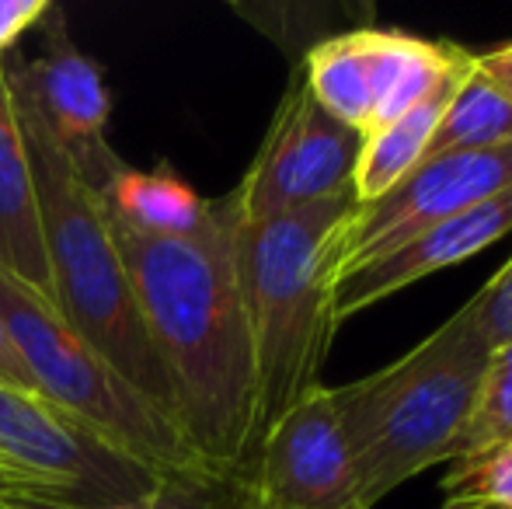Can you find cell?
Listing matches in <instances>:
<instances>
[{"label":"cell","mask_w":512,"mask_h":509,"mask_svg":"<svg viewBox=\"0 0 512 509\" xmlns=\"http://www.w3.org/2000/svg\"><path fill=\"white\" fill-rule=\"evenodd\" d=\"M499 443H512V342H502L488 353L471 419H467L464 454L499 447Z\"/></svg>","instance_id":"cell-19"},{"label":"cell","mask_w":512,"mask_h":509,"mask_svg":"<svg viewBox=\"0 0 512 509\" xmlns=\"http://www.w3.org/2000/svg\"><path fill=\"white\" fill-rule=\"evenodd\" d=\"M443 509H446V506H443Z\"/></svg>","instance_id":"cell-27"},{"label":"cell","mask_w":512,"mask_h":509,"mask_svg":"<svg viewBox=\"0 0 512 509\" xmlns=\"http://www.w3.org/2000/svg\"><path fill=\"white\" fill-rule=\"evenodd\" d=\"M0 381L11 384V387H21V391H32V394H35L32 377H28V370H25V363H21L18 349H14L11 335H7L4 321H0Z\"/></svg>","instance_id":"cell-23"},{"label":"cell","mask_w":512,"mask_h":509,"mask_svg":"<svg viewBox=\"0 0 512 509\" xmlns=\"http://www.w3.org/2000/svg\"><path fill=\"white\" fill-rule=\"evenodd\" d=\"M95 192L108 224L136 238H196L216 210V199H203L168 164L143 171L119 161Z\"/></svg>","instance_id":"cell-14"},{"label":"cell","mask_w":512,"mask_h":509,"mask_svg":"<svg viewBox=\"0 0 512 509\" xmlns=\"http://www.w3.org/2000/svg\"><path fill=\"white\" fill-rule=\"evenodd\" d=\"M248 509H269V506H262L258 499H251V506H248Z\"/></svg>","instance_id":"cell-24"},{"label":"cell","mask_w":512,"mask_h":509,"mask_svg":"<svg viewBox=\"0 0 512 509\" xmlns=\"http://www.w3.org/2000/svg\"><path fill=\"white\" fill-rule=\"evenodd\" d=\"M506 143H512V98L474 67L471 53V63L432 133L425 157L457 154V150H492Z\"/></svg>","instance_id":"cell-17"},{"label":"cell","mask_w":512,"mask_h":509,"mask_svg":"<svg viewBox=\"0 0 512 509\" xmlns=\"http://www.w3.org/2000/svg\"><path fill=\"white\" fill-rule=\"evenodd\" d=\"M467 304H471L474 321H478L488 349L512 342V258Z\"/></svg>","instance_id":"cell-20"},{"label":"cell","mask_w":512,"mask_h":509,"mask_svg":"<svg viewBox=\"0 0 512 509\" xmlns=\"http://www.w3.org/2000/svg\"><path fill=\"white\" fill-rule=\"evenodd\" d=\"M251 492L269 509H363L331 387L317 384L265 429Z\"/></svg>","instance_id":"cell-10"},{"label":"cell","mask_w":512,"mask_h":509,"mask_svg":"<svg viewBox=\"0 0 512 509\" xmlns=\"http://www.w3.org/2000/svg\"><path fill=\"white\" fill-rule=\"evenodd\" d=\"M509 231H512V189L457 213V217L425 227L415 238H408L405 245L373 258V262L342 269L335 276V293H331L335 325H342L345 318L366 311V307L380 304V300L394 297L398 290L432 276V272L450 269V265L481 255L499 238H506Z\"/></svg>","instance_id":"cell-11"},{"label":"cell","mask_w":512,"mask_h":509,"mask_svg":"<svg viewBox=\"0 0 512 509\" xmlns=\"http://www.w3.org/2000/svg\"><path fill=\"white\" fill-rule=\"evenodd\" d=\"M474 67L512 98V42H502L488 53H474Z\"/></svg>","instance_id":"cell-22"},{"label":"cell","mask_w":512,"mask_h":509,"mask_svg":"<svg viewBox=\"0 0 512 509\" xmlns=\"http://www.w3.org/2000/svg\"><path fill=\"white\" fill-rule=\"evenodd\" d=\"M0 321L42 401L157 475L209 468L189 447L182 429L161 408L150 405L126 377L115 374L56 314V307L42 304L35 293L7 279L4 272H0Z\"/></svg>","instance_id":"cell-5"},{"label":"cell","mask_w":512,"mask_h":509,"mask_svg":"<svg viewBox=\"0 0 512 509\" xmlns=\"http://www.w3.org/2000/svg\"><path fill=\"white\" fill-rule=\"evenodd\" d=\"M53 7L56 4H49V0H0V56H11L21 35L39 28Z\"/></svg>","instance_id":"cell-21"},{"label":"cell","mask_w":512,"mask_h":509,"mask_svg":"<svg viewBox=\"0 0 512 509\" xmlns=\"http://www.w3.org/2000/svg\"><path fill=\"white\" fill-rule=\"evenodd\" d=\"M42 53L35 60H7V84L14 105L46 133V140L67 157V164L91 185L108 178V171L122 161L105 140L112 119V95L105 88V74L67 32V18L60 7L42 21Z\"/></svg>","instance_id":"cell-8"},{"label":"cell","mask_w":512,"mask_h":509,"mask_svg":"<svg viewBox=\"0 0 512 509\" xmlns=\"http://www.w3.org/2000/svg\"><path fill=\"white\" fill-rule=\"evenodd\" d=\"M18 119L28 161H32L35 189H39L56 314L115 374L126 377L150 405H157L175 422L168 381L147 339L126 262L115 248L112 224L98 203V192L70 168L67 157L46 140V133L32 119L21 112Z\"/></svg>","instance_id":"cell-4"},{"label":"cell","mask_w":512,"mask_h":509,"mask_svg":"<svg viewBox=\"0 0 512 509\" xmlns=\"http://www.w3.org/2000/svg\"><path fill=\"white\" fill-rule=\"evenodd\" d=\"M0 492H4V485H0Z\"/></svg>","instance_id":"cell-25"},{"label":"cell","mask_w":512,"mask_h":509,"mask_svg":"<svg viewBox=\"0 0 512 509\" xmlns=\"http://www.w3.org/2000/svg\"><path fill=\"white\" fill-rule=\"evenodd\" d=\"M446 509H450V506H446Z\"/></svg>","instance_id":"cell-26"},{"label":"cell","mask_w":512,"mask_h":509,"mask_svg":"<svg viewBox=\"0 0 512 509\" xmlns=\"http://www.w3.org/2000/svg\"><path fill=\"white\" fill-rule=\"evenodd\" d=\"M366 39V67H370V95H373V126L370 133L401 119L408 109L439 91L446 81L471 63L467 49L450 42H429L398 28H363ZM366 133V136H370Z\"/></svg>","instance_id":"cell-13"},{"label":"cell","mask_w":512,"mask_h":509,"mask_svg":"<svg viewBox=\"0 0 512 509\" xmlns=\"http://www.w3.org/2000/svg\"><path fill=\"white\" fill-rule=\"evenodd\" d=\"M506 189H512V143L425 157L380 199L356 206L345 227L338 272L394 252L425 227L457 217Z\"/></svg>","instance_id":"cell-9"},{"label":"cell","mask_w":512,"mask_h":509,"mask_svg":"<svg viewBox=\"0 0 512 509\" xmlns=\"http://www.w3.org/2000/svg\"><path fill=\"white\" fill-rule=\"evenodd\" d=\"M0 272L35 293L42 304L56 307L39 189H35L25 133L14 109L11 84H7L4 56H0Z\"/></svg>","instance_id":"cell-12"},{"label":"cell","mask_w":512,"mask_h":509,"mask_svg":"<svg viewBox=\"0 0 512 509\" xmlns=\"http://www.w3.org/2000/svg\"><path fill=\"white\" fill-rule=\"evenodd\" d=\"M234 199H216L196 238H136L112 227L175 422L199 461L251 478L258 377L234 258Z\"/></svg>","instance_id":"cell-1"},{"label":"cell","mask_w":512,"mask_h":509,"mask_svg":"<svg viewBox=\"0 0 512 509\" xmlns=\"http://www.w3.org/2000/svg\"><path fill=\"white\" fill-rule=\"evenodd\" d=\"M443 496L450 509H512V443L453 457Z\"/></svg>","instance_id":"cell-18"},{"label":"cell","mask_w":512,"mask_h":509,"mask_svg":"<svg viewBox=\"0 0 512 509\" xmlns=\"http://www.w3.org/2000/svg\"><path fill=\"white\" fill-rule=\"evenodd\" d=\"M161 478L39 394L0 381V485L7 492L60 503H129Z\"/></svg>","instance_id":"cell-6"},{"label":"cell","mask_w":512,"mask_h":509,"mask_svg":"<svg viewBox=\"0 0 512 509\" xmlns=\"http://www.w3.org/2000/svg\"><path fill=\"white\" fill-rule=\"evenodd\" d=\"M251 492L248 475L234 471H175L164 475L147 496L129 499V503H60L46 496H18V492H0V509H248Z\"/></svg>","instance_id":"cell-16"},{"label":"cell","mask_w":512,"mask_h":509,"mask_svg":"<svg viewBox=\"0 0 512 509\" xmlns=\"http://www.w3.org/2000/svg\"><path fill=\"white\" fill-rule=\"evenodd\" d=\"M488 353L471 304H464L401 360L331 387L356 464L359 506L373 509L408 478L464 454Z\"/></svg>","instance_id":"cell-3"},{"label":"cell","mask_w":512,"mask_h":509,"mask_svg":"<svg viewBox=\"0 0 512 509\" xmlns=\"http://www.w3.org/2000/svg\"><path fill=\"white\" fill-rule=\"evenodd\" d=\"M359 150L363 136L317 109L300 70H293L290 88L279 98L255 161L244 171L241 185L230 192L237 220L258 224L352 196Z\"/></svg>","instance_id":"cell-7"},{"label":"cell","mask_w":512,"mask_h":509,"mask_svg":"<svg viewBox=\"0 0 512 509\" xmlns=\"http://www.w3.org/2000/svg\"><path fill=\"white\" fill-rule=\"evenodd\" d=\"M464 70H460L453 81H446L439 91H432L425 102H418L415 109H408L401 119L387 123L384 129H377V133L363 136L356 178H352L356 206H366V203H373V199H380L387 189H394L415 164L425 161L429 140H432V133H436L439 119H443V112H446V105H450Z\"/></svg>","instance_id":"cell-15"},{"label":"cell","mask_w":512,"mask_h":509,"mask_svg":"<svg viewBox=\"0 0 512 509\" xmlns=\"http://www.w3.org/2000/svg\"><path fill=\"white\" fill-rule=\"evenodd\" d=\"M237 213V210H234ZM356 196L234 224V258L258 377V443L265 429L321 384L335 335L331 293Z\"/></svg>","instance_id":"cell-2"}]
</instances>
